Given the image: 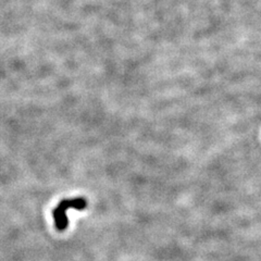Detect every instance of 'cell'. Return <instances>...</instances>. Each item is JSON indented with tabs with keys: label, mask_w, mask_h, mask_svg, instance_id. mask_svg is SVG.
<instances>
[{
	"label": "cell",
	"mask_w": 261,
	"mask_h": 261,
	"mask_svg": "<svg viewBox=\"0 0 261 261\" xmlns=\"http://www.w3.org/2000/svg\"><path fill=\"white\" fill-rule=\"evenodd\" d=\"M87 206V201L83 197L80 198L62 199L53 210V219H55L56 229L58 231H65L69 225V220L67 218V210L73 208L75 210H84Z\"/></svg>",
	"instance_id": "6da1fadb"
}]
</instances>
